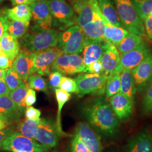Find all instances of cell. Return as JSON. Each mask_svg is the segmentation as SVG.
I'll list each match as a JSON object with an SVG mask.
<instances>
[{
    "instance_id": "obj_3",
    "label": "cell",
    "mask_w": 152,
    "mask_h": 152,
    "mask_svg": "<svg viewBox=\"0 0 152 152\" xmlns=\"http://www.w3.org/2000/svg\"><path fill=\"white\" fill-rule=\"evenodd\" d=\"M115 7L122 27L129 32L143 38L147 35L143 22L136 11L132 0H113Z\"/></svg>"
},
{
    "instance_id": "obj_44",
    "label": "cell",
    "mask_w": 152,
    "mask_h": 152,
    "mask_svg": "<svg viewBox=\"0 0 152 152\" xmlns=\"http://www.w3.org/2000/svg\"><path fill=\"white\" fill-rule=\"evenodd\" d=\"M142 22L147 37L152 41V13L147 16Z\"/></svg>"
},
{
    "instance_id": "obj_29",
    "label": "cell",
    "mask_w": 152,
    "mask_h": 152,
    "mask_svg": "<svg viewBox=\"0 0 152 152\" xmlns=\"http://www.w3.org/2000/svg\"><path fill=\"white\" fill-rule=\"evenodd\" d=\"M55 96H56V101L58 105V110L56 121V127L60 136H66L67 135L66 134V133L62 130L61 115V110L63 106L71 98V94L59 88L55 90Z\"/></svg>"
},
{
    "instance_id": "obj_53",
    "label": "cell",
    "mask_w": 152,
    "mask_h": 152,
    "mask_svg": "<svg viewBox=\"0 0 152 152\" xmlns=\"http://www.w3.org/2000/svg\"><path fill=\"white\" fill-rule=\"evenodd\" d=\"M2 52V47H1V42H0V53Z\"/></svg>"
},
{
    "instance_id": "obj_39",
    "label": "cell",
    "mask_w": 152,
    "mask_h": 152,
    "mask_svg": "<svg viewBox=\"0 0 152 152\" xmlns=\"http://www.w3.org/2000/svg\"><path fill=\"white\" fill-rule=\"evenodd\" d=\"M71 152H91L81 139L75 134L71 142Z\"/></svg>"
},
{
    "instance_id": "obj_42",
    "label": "cell",
    "mask_w": 152,
    "mask_h": 152,
    "mask_svg": "<svg viewBox=\"0 0 152 152\" xmlns=\"http://www.w3.org/2000/svg\"><path fill=\"white\" fill-rule=\"evenodd\" d=\"M86 70L89 73L101 74L104 73L103 65L100 60L95 61L87 65Z\"/></svg>"
},
{
    "instance_id": "obj_24",
    "label": "cell",
    "mask_w": 152,
    "mask_h": 152,
    "mask_svg": "<svg viewBox=\"0 0 152 152\" xmlns=\"http://www.w3.org/2000/svg\"><path fill=\"white\" fill-rule=\"evenodd\" d=\"M103 16L108 22L117 27H122L112 0H96Z\"/></svg>"
},
{
    "instance_id": "obj_35",
    "label": "cell",
    "mask_w": 152,
    "mask_h": 152,
    "mask_svg": "<svg viewBox=\"0 0 152 152\" xmlns=\"http://www.w3.org/2000/svg\"><path fill=\"white\" fill-rule=\"evenodd\" d=\"M139 16L142 21L152 13V0H132Z\"/></svg>"
},
{
    "instance_id": "obj_13",
    "label": "cell",
    "mask_w": 152,
    "mask_h": 152,
    "mask_svg": "<svg viewBox=\"0 0 152 152\" xmlns=\"http://www.w3.org/2000/svg\"><path fill=\"white\" fill-rule=\"evenodd\" d=\"M105 18L99 9L98 2L95 0L94 19L92 22L82 29L85 39L105 41Z\"/></svg>"
},
{
    "instance_id": "obj_46",
    "label": "cell",
    "mask_w": 152,
    "mask_h": 152,
    "mask_svg": "<svg viewBox=\"0 0 152 152\" xmlns=\"http://www.w3.org/2000/svg\"><path fill=\"white\" fill-rule=\"evenodd\" d=\"M36 94L34 90L32 88H29L28 90L26 98V107L32 106L36 102Z\"/></svg>"
},
{
    "instance_id": "obj_7",
    "label": "cell",
    "mask_w": 152,
    "mask_h": 152,
    "mask_svg": "<svg viewBox=\"0 0 152 152\" xmlns=\"http://www.w3.org/2000/svg\"><path fill=\"white\" fill-rule=\"evenodd\" d=\"M55 23L60 27L68 28L76 23L75 11L66 0H48Z\"/></svg>"
},
{
    "instance_id": "obj_1",
    "label": "cell",
    "mask_w": 152,
    "mask_h": 152,
    "mask_svg": "<svg viewBox=\"0 0 152 152\" xmlns=\"http://www.w3.org/2000/svg\"><path fill=\"white\" fill-rule=\"evenodd\" d=\"M83 112L88 122L106 136H113L119 130L120 121L103 97L89 102L85 105Z\"/></svg>"
},
{
    "instance_id": "obj_33",
    "label": "cell",
    "mask_w": 152,
    "mask_h": 152,
    "mask_svg": "<svg viewBox=\"0 0 152 152\" xmlns=\"http://www.w3.org/2000/svg\"><path fill=\"white\" fill-rule=\"evenodd\" d=\"M29 26V23L10 20L7 32L17 39L22 38L27 33Z\"/></svg>"
},
{
    "instance_id": "obj_10",
    "label": "cell",
    "mask_w": 152,
    "mask_h": 152,
    "mask_svg": "<svg viewBox=\"0 0 152 152\" xmlns=\"http://www.w3.org/2000/svg\"><path fill=\"white\" fill-rule=\"evenodd\" d=\"M148 44L143 41L135 49L120 55V64L115 73H121L123 70L131 71L139 65L151 52Z\"/></svg>"
},
{
    "instance_id": "obj_26",
    "label": "cell",
    "mask_w": 152,
    "mask_h": 152,
    "mask_svg": "<svg viewBox=\"0 0 152 152\" xmlns=\"http://www.w3.org/2000/svg\"><path fill=\"white\" fill-rule=\"evenodd\" d=\"M29 88V87L28 84L26 82H23L15 90L10 91L9 94L10 98L13 101L22 115L24 114L27 107L26 104V98Z\"/></svg>"
},
{
    "instance_id": "obj_11",
    "label": "cell",
    "mask_w": 152,
    "mask_h": 152,
    "mask_svg": "<svg viewBox=\"0 0 152 152\" xmlns=\"http://www.w3.org/2000/svg\"><path fill=\"white\" fill-rule=\"evenodd\" d=\"M131 72L137 92H145L152 82V51Z\"/></svg>"
},
{
    "instance_id": "obj_4",
    "label": "cell",
    "mask_w": 152,
    "mask_h": 152,
    "mask_svg": "<svg viewBox=\"0 0 152 152\" xmlns=\"http://www.w3.org/2000/svg\"><path fill=\"white\" fill-rule=\"evenodd\" d=\"M85 41L81 28L77 25L72 26L59 34L57 46L63 54H79L83 49Z\"/></svg>"
},
{
    "instance_id": "obj_45",
    "label": "cell",
    "mask_w": 152,
    "mask_h": 152,
    "mask_svg": "<svg viewBox=\"0 0 152 152\" xmlns=\"http://www.w3.org/2000/svg\"><path fill=\"white\" fill-rule=\"evenodd\" d=\"M12 60H10L7 55L2 52L0 53V68L2 69H7L11 68L12 64Z\"/></svg>"
},
{
    "instance_id": "obj_21",
    "label": "cell",
    "mask_w": 152,
    "mask_h": 152,
    "mask_svg": "<svg viewBox=\"0 0 152 152\" xmlns=\"http://www.w3.org/2000/svg\"><path fill=\"white\" fill-rule=\"evenodd\" d=\"M0 42L3 53L14 61L20 51V44L18 39L6 31L0 39Z\"/></svg>"
},
{
    "instance_id": "obj_19",
    "label": "cell",
    "mask_w": 152,
    "mask_h": 152,
    "mask_svg": "<svg viewBox=\"0 0 152 152\" xmlns=\"http://www.w3.org/2000/svg\"><path fill=\"white\" fill-rule=\"evenodd\" d=\"M126 152H152V137L147 131H142L129 140Z\"/></svg>"
},
{
    "instance_id": "obj_32",
    "label": "cell",
    "mask_w": 152,
    "mask_h": 152,
    "mask_svg": "<svg viewBox=\"0 0 152 152\" xmlns=\"http://www.w3.org/2000/svg\"><path fill=\"white\" fill-rule=\"evenodd\" d=\"M39 121H34L26 118V119L18 124L16 128L17 131L24 136L34 139Z\"/></svg>"
},
{
    "instance_id": "obj_20",
    "label": "cell",
    "mask_w": 152,
    "mask_h": 152,
    "mask_svg": "<svg viewBox=\"0 0 152 152\" xmlns=\"http://www.w3.org/2000/svg\"><path fill=\"white\" fill-rule=\"evenodd\" d=\"M100 61L105 75H109L114 73L120 61V53L116 46L107 42Z\"/></svg>"
},
{
    "instance_id": "obj_22",
    "label": "cell",
    "mask_w": 152,
    "mask_h": 152,
    "mask_svg": "<svg viewBox=\"0 0 152 152\" xmlns=\"http://www.w3.org/2000/svg\"><path fill=\"white\" fill-rule=\"evenodd\" d=\"M129 33L125 28L115 26L105 19L104 29V39L105 41L117 46Z\"/></svg>"
},
{
    "instance_id": "obj_28",
    "label": "cell",
    "mask_w": 152,
    "mask_h": 152,
    "mask_svg": "<svg viewBox=\"0 0 152 152\" xmlns=\"http://www.w3.org/2000/svg\"><path fill=\"white\" fill-rule=\"evenodd\" d=\"M94 1L95 0H89L77 12L76 24L81 29L92 22L94 19Z\"/></svg>"
},
{
    "instance_id": "obj_48",
    "label": "cell",
    "mask_w": 152,
    "mask_h": 152,
    "mask_svg": "<svg viewBox=\"0 0 152 152\" xmlns=\"http://www.w3.org/2000/svg\"><path fill=\"white\" fill-rule=\"evenodd\" d=\"M72 7L77 13L81 10L83 5L89 0H69Z\"/></svg>"
},
{
    "instance_id": "obj_34",
    "label": "cell",
    "mask_w": 152,
    "mask_h": 152,
    "mask_svg": "<svg viewBox=\"0 0 152 152\" xmlns=\"http://www.w3.org/2000/svg\"><path fill=\"white\" fill-rule=\"evenodd\" d=\"M4 80L10 91L15 90L24 82L22 77L12 68L6 69Z\"/></svg>"
},
{
    "instance_id": "obj_6",
    "label": "cell",
    "mask_w": 152,
    "mask_h": 152,
    "mask_svg": "<svg viewBox=\"0 0 152 152\" xmlns=\"http://www.w3.org/2000/svg\"><path fill=\"white\" fill-rule=\"evenodd\" d=\"M108 75L101 74L85 73L75 78L78 88V95L82 97L86 95L101 96L105 93V88Z\"/></svg>"
},
{
    "instance_id": "obj_50",
    "label": "cell",
    "mask_w": 152,
    "mask_h": 152,
    "mask_svg": "<svg viewBox=\"0 0 152 152\" xmlns=\"http://www.w3.org/2000/svg\"><path fill=\"white\" fill-rule=\"evenodd\" d=\"M12 5L14 6L20 5V4H26L30 5L36 0H10Z\"/></svg>"
},
{
    "instance_id": "obj_55",
    "label": "cell",
    "mask_w": 152,
    "mask_h": 152,
    "mask_svg": "<svg viewBox=\"0 0 152 152\" xmlns=\"http://www.w3.org/2000/svg\"><path fill=\"white\" fill-rule=\"evenodd\" d=\"M56 152V151H54V152Z\"/></svg>"
},
{
    "instance_id": "obj_41",
    "label": "cell",
    "mask_w": 152,
    "mask_h": 152,
    "mask_svg": "<svg viewBox=\"0 0 152 152\" xmlns=\"http://www.w3.org/2000/svg\"><path fill=\"white\" fill-rule=\"evenodd\" d=\"M10 19L8 18L6 10L0 11V39L4 33L7 31Z\"/></svg>"
},
{
    "instance_id": "obj_36",
    "label": "cell",
    "mask_w": 152,
    "mask_h": 152,
    "mask_svg": "<svg viewBox=\"0 0 152 152\" xmlns=\"http://www.w3.org/2000/svg\"><path fill=\"white\" fill-rule=\"evenodd\" d=\"M28 86L30 88L39 91H48L46 82L41 75L34 73L28 78Z\"/></svg>"
},
{
    "instance_id": "obj_27",
    "label": "cell",
    "mask_w": 152,
    "mask_h": 152,
    "mask_svg": "<svg viewBox=\"0 0 152 152\" xmlns=\"http://www.w3.org/2000/svg\"><path fill=\"white\" fill-rule=\"evenodd\" d=\"M7 15L10 20H19L30 23L32 19V12L29 5L20 4L6 10Z\"/></svg>"
},
{
    "instance_id": "obj_37",
    "label": "cell",
    "mask_w": 152,
    "mask_h": 152,
    "mask_svg": "<svg viewBox=\"0 0 152 152\" xmlns=\"http://www.w3.org/2000/svg\"><path fill=\"white\" fill-rule=\"evenodd\" d=\"M144 92L141 104V111L143 114H151L152 113V82Z\"/></svg>"
},
{
    "instance_id": "obj_2",
    "label": "cell",
    "mask_w": 152,
    "mask_h": 152,
    "mask_svg": "<svg viewBox=\"0 0 152 152\" xmlns=\"http://www.w3.org/2000/svg\"><path fill=\"white\" fill-rule=\"evenodd\" d=\"M59 33L55 29L45 30L33 26L31 31L23 37V49L36 53L51 47L57 46Z\"/></svg>"
},
{
    "instance_id": "obj_52",
    "label": "cell",
    "mask_w": 152,
    "mask_h": 152,
    "mask_svg": "<svg viewBox=\"0 0 152 152\" xmlns=\"http://www.w3.org/2000/svg\"><path fill=\"white\" fill-rule=\"evenodd\" d=\"M6 71V69H2L0 68V81L2 80H4Z\"/></svg>"
},
{
    "instance_id": "obj_14",
    "label": "cell",
    "mask_w": 152,
    "mask_h": 152,
    "mask_svg": "<svg viewBox=\"0 0 152 152\" xmlns=\"http://www.w3.org/2000/svg\"><path fill=\"white\" fill-rule=\"evenodd\" d=\"M109 103L120 122L127 121L133 114L134 102L121 92L109 98Z\"/></svg>"
},
{
    "instance_id": "obj_49",
    "label": "cell",
    "mask_w": 152,
    "mask_h": 152,
    "mask_svg": "<svg viewBox=\"0 0 152 152\" xmlns=\"http://www.w3.org/2000/svg\"><path fill=\"white\" fill-rule=\"evenodd\" d=\"M10 90L7 86L4 80H2L0 81V97L9 95Z\"/></svg>"
},
{
    "instance_id": "obj_25",
    "label": "cell",
    "mask_w": 152,
    "mask_h": 152,
    "mask_svg": "<svg viewBox=\"0 0 152 152\" xmlns=\"http://www.w3.org/2000/svg\"><path fill=\"white\" fill-rule=\"evenodd\" d=\"M121 89L120 92L130 98L131 100L135 102L136 95V87L129 70H123L121 72Z\"/></svg>"
},
{
    "instance_id": "obj_15",
    "label": "cell",
    "mask_w": 152,
    "mask_h": 152,
    "mask_svg": "<svg viewBox=\"0 0 152 152\" xmlns=\"http://www.w3.org/2000/svg\"><path fill=\"white\" fill-rule=\"evenodd\" d=\"M11 68L22 77L24 82L35 73L34 69L33 53L26 49L20 50L19 54L12 61Z\"/></svg>"
},
{
    "instance_id": "obj_43",
    "label": "cell",
    "mask_w": 152,
    "mask_h": 152,
    "mask_svg": "<svg viewBox=\"0 0 152 152\" xmlns=\"http://www.w3.org/2000/svg\"><path fill=\"white\" fill-rule=\"evenodd\" d=\"M25 115L27 118L34 121L40 120L41 111L38 109L35 108L32 106L28 107L25 111Z\"/></svg>"
},
{
    "instance_id": "obj_51",
    "label": "cell",
    "mask_w": 152,
    "mask_h": 152,
    "mask_svg": "<svg viewBox=\"0 0 152 152\" xmlns=\"http://www.w3.org/2000/svg\"><path fill=\"white\" fill-rule=\"evenodd\" d=\"M7 126V125L6 124L5 122L2 119L0 118V131L6 128Z\"/></svg>"
},
{
    "instance_id": "obj_31",
    "label": "cell",
    "mask_w": 152,
    "mask_h": 152,
    "mask_svg": "<svg viewBox=\"0 0 152 152\" xmlns=\"http://www.w3.org/2000/svg\"><path fill=\"white\" fill-rule=\"evenodd\" d=\"M121 75L114 73L108 75L105 88V97L109 98L120 92Z\"/></svg>"
},
{
    "instance_id": "obj_16",
    "label": "cell",
    "mask_w": 152,
    "mask_h": 152,
    "mask_svg": "<svg viewBox=\"0 0 152 152\" xmlns=\"http://www.w3.org/2000/svg\"><path fill=\"white\" fill-rule=\"evenodd\" d=\"M75 134L78 136L91 152H102L103 147L101 137L89 125L80 122L76 127Z\"/></svg>"
},
{
    "instance_id": "obj_9",
    "label": "cell",
    "mask_w": 152,
    "mask_h": 152,
    "mask_svg": "<svg viewBox=\"0 0 152 152\" xmlns=\"http://www.w3.org/2000/svg\"><path fill=\"white\" fill-rule=\"evenodd\" d=\"M51 71H57L61 74L72 75L87 72L81 56L79 54H63L59 56L51 67Z\"/></svg>"
},
{
    "instance_id": "obj_18",
    "label": "cell",
    "mask_w": 152,
    "mask_h": 152,
    "mask_svg": "<svg viewBox=\"0 0 152 152\" xmlns=\"http://www.w3.org/2000/svg\"><path fill=\"white\" fill-rule=\"evenodd\" d=\"M22 115L9 95L0 97V118L7 125L19 122Z\"/></svg>"
},
{
    "instance_id": "obj_8",
    "label": "cell",
    "mask_w": 152,
    "mask_h": 152,
    "mask_svg": "<svg viewBox=\"0 0 152 152\" xmlns=\"http://www.w3.org/2000/svg\"><path fill=\"white\" fill-rule=\"evenodd\" d=\"M62 55L63 53L58 46L33 53L34 72L41 76L49 75L55 60Z\"/></svg>"
},
{
    "instance_id": "obj_47",
    "label": "cell",
    "mask_w": 152,
    "mask_h": 152,
    "mask_svg": "<svg viewBox=\"0 0 152 152\" xmlns=\"http://www.w3.org/2000/svg\"><path fill=\"white\" fill-rule=\"evenodd\" d=\"M12 129L9 128V129H4L0 131V150L2 149V143L9 136H10L11 134L14 132Z\"/></svg>"
},
{
    "instance_id": "obj_54",
    "label": "cell",
    "mask_w": 152,
    "mask_h": 152,
    "mask_svg": "<svg viewBox=\"0 0 152 152\" xmlns=\"http://www.w3.org/2000/svg\"><path fill=\"white\" fill-rule=\"evenodd\" d=\"M5 0H0V4L3 2V1H4Z\"/></svg>"
},
{
    "instance_id": "obj_12",
    "label": "cell",
    "mask_w": 152,
    "mask_h": 152,
    "mask_svg": "<svg viewBox=\"0 0 152 152\" xmlns=\"http://www.w3.org/2000/svg\"><path fill=\"white\" fill-rule=\"evenodd\" d=\"M60 136L56 124L51 120L40 118L34 136L35 140L42 145L53 148L58 144Z\"/></svg>"
},
{
    "instance_id": "obj_30",
    "label": "cell",
    "mask_w": 152,
    "mask_h": 152,
    "mask_svg": "<svg viewBox=\"0 0 152 152\" xmlns=\"http://www.w3.org/2000/svg\"><path fill=\"white\" fill-rule=\"evenodd\" d=\"M143 38L137 34L129 32L116 46V48L119 51L120 55L125 54L135 49L137 46L144 41Z\"/></svg>"
},
{
    "instance_id": "obj_5",
    "label": "cell",
    "mask_w": 152,
    "mask_h": 152,
    "mask_svg": "<svg viewBox=\"0 0 152 152\" xmlns=\"http://www.w3.org/2000/svg\"><path fill=\"white\" fill-rule=\"evenodd\" d=\"M50 147L42 145L34 139L14 131L2 143L1 151L12 152H45Z\"/></svg>"
},
{
    "instance_id": "obj_40",
    "label": "cell",
    "mask_w": 152,
    "mask_h": 152,
    "mask_svg": "<svg viewBox=\"0 0 152 152\" xmlns=\"http://www.w3.org/2000/svg\"><path fill=\"white\" fill-rule=\"evenodd\" d=\"M62 74L57 71H53L49 75V86L51 89L55 90L59 88L60 81L62 78Z\"/></svg>"
},
{
    "instance_id": "obj_38",
    "label": "cell",
    "mask_w": 152,
    "mask_h": 152,
    "mask_svg": "<svg viewBox=\"0 0 152 152\" xmlns=\"http://www.w3.org/2000/svg\"><path fill=\"white\" fill-rule=\"evenodd\" d=\"M59 88L69 93H75L77 94L79 93L75 80L65 76L62 77Z\"/></svg>"
},
{
    "instance_id": "obj_23",
    "label": "cell",
    "mask_w": 152,
    "mask_h": 152,
    "mask_svg": "<svg viewBox=\"0 0 152 152\" xmlns=\"http://www.w3.org/2000/svg\"><path fill=\"white\" fill-rule=\"evenodd\" d=\"M29 6L32 12V18L35 23L53 16L48 0H36Z\"/></svg>"
},
{
    "instance_id": "obj_17",
    "label": "cell",
    "mask_w": 152,
    "mask_h": 152,
    "mask_svg": "<svg viewBox=\"0 0 152 152\" xmlns=\"http://www.w3.org/2000/svg\"><path fill=\"white\" fill-rule=\"evenodd\" d=\"M82 51V59L86 66L92 62L100 60L107 42L105 41L86 40Z\"/></svg>"
}]
</instances>
